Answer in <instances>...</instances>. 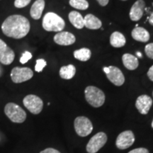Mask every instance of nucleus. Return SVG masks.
<instances>
[{
  "mask_svg": "<svg viewBox=\"0 0 153 153\" xmlns=\"http://www.w3.org/2000/svg\"><path fill=\"white\" fill-rule=\"evenodd\" d=\"M128 153H149L148 149L144 148H139L134 149V150L130 151Z\"/></svg>",
  "mask_w": 153,
  "mask_h": 153,
  "instance_id": "nucleus-28",
  "label": "nucleus"
},
{
  "mask_svg": "<svg viewBox=\"0 0 153 153\" xmlns=\"http://www.w3.org/2000/svg\"><path fill=\"white\" fill-rule=\"evenodd\" d=\"M152 128H153V120H152Z\"/></svg>",
  "mask_w": 153,
  "mask_h": 153,
  "instance_id": "nucleus-34",
  "label": "nucleus"
},
{
  "mask_svg": "<svg viewBox=\"0 0 153 153\" xmlns=\"http://www.w3.org/2000/svg\"><path fill=\"white\" fill-rule=\"evenodd\" d=\"M74 127L76 134L80 137H86L93 131L91 120L85 116H78L74 122Z\"/></svg>",
  "mask_w": 153,
  "mask_h": 153,
  "instance_id": "nucleus-5",
  "label": "nucleus"
},
{
  "mask_svg": "<svg viewBox=\"0 0 153 153\" xmlns=\"http://www.w3.org/2000/svg\"><path fill=\"white\" fill-rule=\"evenodd\" d=\"M148 76L151 81L153 82V65L149 69L148 72Z\"/></svg>",
  "mask_w": 153,
  "mask_h": 153,
  "instance_id": "nucleus-30",
  "label": "nucleus"
},
{
  "mask_svg": "<svg viewBox=\"0 0 153 153\" xmlns=\"http://www.w3.org/2000/svg\"><path fill=\"white\" fill-rule=\"evenodd\" d=\"M47 62L43 59H38L36 60V64L35 66V70L37 72H41L43 71V68L46 66Z\"/></svg>",
  "mask_w": 153,
  "mask_h": 153,
  "instance_id": "nucleus-24",
  "label": "nucleus"
},
{
  "mask_svg": "<svg viewBox=\"0 0 153 153\" xmlns=\"http://www.w3.org/2000/svg\"><path fill=\"white\" fill-rule=\"evenodd\" d=\"M11 79L14 83L19 84L31 79L33 76V72L28 68H13L11 72Z\"/></svg>",
  "mask_w": 153,
  "mask_h": 153,
  "instance_id": "nucleus-8",
  "label": "nucleus"
},
{
  "mask_svg": "<svg viewBox=\"0 0 153 153\" xmlns=\"http://www.w3.org/2000/svg\"><path fill=\"white\" fill-rule=\"evenodd\" d=\"M136 54H137V56H138L139 57H142V54H141V53L137 52Z\"/></svg>",
  "mask_w": 153,
  "mask_h": 153,
  "instance_id": "nucleus-33",
  "label": "nucleus"
},
{
  "mask_svg": "<svg viewBox=\"0 0 153 153\" xmlns=\"http://www.w3.org/2000/svg\"><path fill=\"white\" fill-rule=\"evenodd\" d=\"M32 58V54L28 51H25V52L23 53L22 56L20 58V62L22 64H25L28 62V60H30Z\"/></svg>",
  "mask_w": 153,
  "mask_h": 153,
  "instance_id": "nucleus-26",
  "label": "nucleus"
},
{
  "mask_svg": "<svg viewBox=\"0 0 153 153\" xmlns=\"http://www.w3.org/2000/svg\"><path fill=\"white\" fill-rule=\"evenodd\" d=\"M84 23H85V26L89 29L97 30L100 28L102 26V23L97 16L94 15L89 14L86 15L84 18Z\"/></svg>",
  "mask_w": 153,
  "mask_h": 153,
  "instance_id": "nucleus-17",
  "label": "nucleus"
},
{
  "mask_svg": "<svg viewBox=\"0 0 153 153\" xmlns=\"http://www.w3.org/2000/svg\"><path fill=\"white\" fill-rule=\"evenodd\" d=\"M15 58V53L12 49L0 39V62L4 65L11 64Z\"/></svg>",
  "mask_w": 153,
  "mask_h": 153,
  "instance_id": "nucleus-11",
  "label": "nucleus"
},
{
  "mask_svg": "<svg viewBox=\"0 0 153 153\" xmlns=\"http://www.w3.org/2000/svg\"><path fill=\"white\" fill-rule=\"evenodd\" d=\"M149 23H150V25L153 26V12L152 13V14L150 15V18H149Z\"/></svg>",
  "mask_w": 153,
  "mask_h": 153,
  "instance_id": "nucleus-32",
  "label": "nucleus"
},
{
  "mask_svg": "<svg viewBox=\"0 0 153 153\" xmlns=\"http://www.w3.org/2000/svg\"><path fill=\"white\" fill-rule=\"evenodd\" d=\"M40 153H60V152H59L58 150H55V149H54V148H49L45 149V150L41 151Z\"/></svg>",
  "mask_w": 153,
  "mask_h": 153,
  "instance_id": "nucleus-29",
  "label": "nucleus"
},
{
  "mask_svg": "<svg viewBox=\"0 0 153 153\" xmlns=\"http://www.w3.org/2000/svg\"><path fill=\"white\" fill-rule=\"evenodd\" d=\"M70 4L73 8L79 10H85L89 8V3L87 0H70Z\"/></svg>",
  "mask_w": 153,
  "mask_h": 153,
  "instance_id": "nucleus-23",
  "label": "nucleus"
},
{
  "mask_svg": "<svg viewBox=\"0 0 153 153\" xmlns=\"http://www.w3.org/2000/svg\"><path fill=\"white\" fill-rule=\"evenodd\" d=\"M132 38L135 41L146 43L150 40V36L149 32L144 28L135 27L131 32Z\"/></svg>",
  "mask_w": 153,
  "mask_h": 153,
  "instance_id": "nucleus-15",
  "label": "nucleus"
},
{
  "mask_svg": "<svg viewBox=\"0 0 153 153\" xmlns=\"http://www.w3.org/2000/svg\"><path fill=\"white\" fill-rule=\"evenodd\" d=\"M152 105V99L148 95H141L137 97L135 107L141 114L146 115L150 111L151 106Z\"/></svg>",
  "mask_w": 153,
  "mask_h": 153,
  "instance_id": "nucleus-12",
  "label": "nucleus"
},
{
  "mask_svg": "<svg viewBox=\"0 0 153 153\" xmlns=\"http://www.w3.org/2000/svg\"><path fill=\"white\" fill-rule=\"evenodd\" d=\"M145 3L143 0H137L132 6L130 11V19L133 22H137L142 18L144 13Z\"/></svg>",
  "mask_w": 153,
  "mask_h": 153,
  "instance_id": "nucleus-14",
  "label": "nucleus"
},
{
  "mask_svg": "<svg viewBox=\"0 0 153 153\" xmlns=\"http://www.w3.org/2000/svg\"><path fill=\"white\" fill-rule=\"evenodd\" d=\"M30 25L27 18L22 15H11L7 17L1 24V30L5 36L15 39H20L30 31Z\"/></svg>",
  "mask_w": 153,
  "mask_h": 153,
  "instance_id": "nucleus-1",
  "label": "nucleus"
},
{
  "mask_svg": "<svg viewBox=\"0 0 153 153\" xmlns=\"http://www.w3.org/2000/svg\"><path fill=\"white\" fill-rule=\"evenodd\" d=\"M55 43L60 45H70L75 43L76 38L73 34L68 31H60L54 36Z\"/></svg>",
  "mask_w": 153,
  "mask_h": 153,
  "instance_id": "nucleus-13",
  "label": "nucleus"
},
{
  "mask_svg": "<svg viewBox=\"0 0 153 153\" xmlns=\"http://www.w3.org/2000/svg\"><path fill=\"white\" fill-rule=\"evenodd\" d=\"M43 28L47 31L60 32L64 29L65 22L60 16L53 12H48L43 19Z\"/></svg>",
  "mask_w": 153,
  "mask_h": 153,
  "instance_id": "nucleus-2",
  "label": "nucleus"
},
{
  "mask_svg": "<svg viewBox=\"0 0 153 153\" xmlns=\"http://www.w3.org/2000/svg\"><path fill=\"white\" fill-rule=\"evenodd\" d=\"M125 36L118 31H115L111 35L110 43L114 48H122L126 45Z\"/></svg>",
  "mask_w": 153,
  "mask_h": 153,
  "instance_id": "nucleus-20",
  "label": "nucleus"
},
{
  "mask_svg": "<svg viewBox=\"0 0 153 153\" xmlns=\"http://www.w3.org/2000/svg\"><path fill=\"white\" fill-rule=\"evenodd\" d=\"M103 70L108 80L111 82L114 85L120 87L123 85L125 82V76L119 68L114 66L104 67Z\"/></svg>",
  "mask_w": 153,
  "mask_h": 153,
  "instance_id": "nucleus-9",
  "label": "nucleus"
},
{
  "mask_svg": "<svg viewBox=\"0 0 153 153\" xmlns=\"http://www.w3.org/2000/svg\"><path fill=\"white\" fill-rule=\"evenodd\" d=\"M91 55V51L89 48H86L76 50L74 52V57H75L76 60L83 61V62L89 60L90 59Z\"/></svg>",
  "mask_w": 153,
  "mask_h": 153,
  "instance_id": "nucleus-22",
  "label": "nucleus"
},
{
  "mask_svg": "<svg viewBox=\"0 0 153 153\" xmlns=\"http://www.w3.org/2000/svg\"><path fill=\"white\" fill-rule=\"evenodd\" d=\"M6 116L11 121L16 123H22L26 120V113L21 106L14 103H8L4 107Z\"/></svg>",
  "mask_w": 153,
  "mask_h": 153,
  "instance_id": "nucleus-4",
  "label": "nucleus"
},
{
  "mask_svg": "<svg viewBox=\"0 0 153 153\" xmlns=\"http://www.w3.org/2000/svg\"><path fill=\"white\" fill-rule=\"evenodd\" d=\"M107 142V135L103 132L95 134L89 140V143L86 147V150L88 153H96L104 146Z\"/></svg>",
  "mask_w": 153,
  "mask_h": 153,
  "instance_id": "nucleus-7",
  "label": "nucleus"
},
{
  "mask_svg": "<svg viewBox=\"0 0 153 153\" xmlns=\"http://www.w3.org/2000/svg\"><path fill=\"white\" fill-rule=\"evenodd\" d=\"M44 8H45V1L44 0H36L30 8V16L35 20L40 19L43 14Z\"/></svg>",
  "mask_w": 153,
  "mask_h": 153,
  "instance_id": "nucleus-16",
  "label": "nucleus"
},
{
  "mask_svg": "<svg viewBox=\"0 0 153 153\" xmlns=\"http://www.w3.org/2000/svg\"><path fill=\"white\" fill-rule=\"evenodd\" d=\"M145 52L149 58L153 60V43H149L145 46Z\"/></svg>",
  "mask_w": 153,
  "mask_h": 153,
  "instance_id": "nucleus-27",
  "label": "nucleus"
},
{
  "mask_svg": "<svg viewBox=\"0 0 153 153\" xmlns=\"http://www.w3.org/2000/svg\"><path fill=\"white\" fill-rule=\"evenodd\" d=\"M24 106L33 114H38L42 111L43 108V102L38 96L33 94L27 95L23 100Z\"/></svg>",
  "mask_w": 153,
  "mask_h": 153,
  "instance_id": "nucleus-6",
  "label": "nucleus"
},
{
  "mask_svg": "<svg viewBox=\"0 0 153 153\" xmlns=\"http://www.w3.org/2000/svg\"><path fill=\"white\" fill-rule=\"evenodd\" d=\"M122 1H126V0H122Z\"/></svg>",
  "mask_w": 153,
  "mask_h": 153,
  "instance_id": "nucleus-35",
  "label": "nucleus"
},
{
  "mask_svg": "<svg viewBox=\"0 0 153 153\" xmlns=\"http://www.w3.org/2000/svg\"><path fill=\"white\" fill-rule=\"evenodd\" d=\"M30 1L31 0H15L14 6L19 9L24 8V7L29 4Z\"/></svg>",
  "mask_w": 153,
  "mask_h": 153,
  "instance_id": "nucleus-25",
  "label": "nucleus"
},
{
  "mask_svg": "<svg viewBox=\"0 0 153 153\" xmlns=\"http://www.w3.org/2000/svg\"><path fill=\"white\" fill-rule=\"evenodd\" d=\"M86 100L91 106L95 108L101 107L105 102V94L99 88L89 86L85 90Z\"/></svg>",
  "mask_w": 153,
  "mask_h": 153,
  "instance_id": "nucleus-3",
  "label": "nucleus"
},
{
  "mask_svg": "<svg viewBox=\"0 0 153 153\" xmlns=\"http://www.w3.org/2000/svg\"><path fill=\"white\" fill-rule=\"evenodd\" d=\"M122 60H123L124 66L129 70H135L139 65L138 59L134 55L129 54V53L124 54L122 57Z\"/></svg>",
  "mask_w": 153,
  "mask_h": 153,
  "instance_id": "nucleus-18",
  "label": "nucleus"
},
{
  "mask_svg": "<svg viewBox=\"0 0 153 153\" xmlns=\"http://www.w3.org/2000/svg\"><path fill=\"white\" fill-rule=\"evenodd\" d=\"M135 142V135L131 131H126L118 135L116 141V147L120 150H125L132 146Z\"/></svg>",
  "mask_w": 153,
  "mask_h": 153,
  "instance_id": "nucleus-10",
  "label": "nucleus"
},
{
  "mask_svg": "<svg viewBox=\"0 0 153 153\" xmlns=\"http://www.w3.org/2000/svg\"><path fill=\"white\" fill-rule=\"evenodd\" d=\"M75 73L76 68L72 65L62 67L59 72L60 77L64 79H71L75 75Z\"/></svg>",
  "mask_w": 153,
  "mask_h": 153,
  "instance_id": "nucleus-21",
  "label": "nucleus"
},
{
  "mask_svg": "<svg viewBox=\"0 0 153 153\" xmlns=\"http://www.w3.org/2000/svg\"><path fill=\"white\" fill-rule=\"evenodd\" d=\"M97 1H98L99 4L101 6H102V7H105V6L108 4V1H109V0H97Z\"/></svg>",
  "mask_w": 153,
  "mask_h": 153,
  "instance_id": "nucleus-31",
  "label": "nucleus"
},
{
  "mask_svg": "<svg viewBox=\"0 0 153 153\" xmlns=\"http://www.w3.org/2000/svg\"><path fill=\"white\" fill-rule=\"evenodd\" d=\"M69 20L71 24L77 29H82L85 27L84 18L81 14L75 11H72L69 14Z\"/></svg>",
  "mask_w": 153,
  "mask_h": 153,
  "instance_id": "nucleus-19",
  "label": "nucleus"
}]
</instances>
